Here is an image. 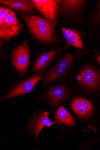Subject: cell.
<instances>
[{
    "mask_svg": "<svg viewBox=\"0 0 100 150\" xmlns=\"http://www.w3.org/2000/svg\"><path fill=\"white\" fill-rule=\"evenodd\" d=\"M85 2L82 0H62L60 1V10L63 14L69 16L80 11Z\"/></svg>",
    "mask_w": 100,
    "mask_h": 150,
    "instance_id": "13",
    "label": "cell"
},
{
    "mask_svg": "<svg viewBox=\"0 0 100 150\" xmlns=\"http://www.w3.org/2000/svg\"><path fill=\"white\" fill-rule=\"evenodd\" d=\"M0 3L19 11L34 13L37 8L32 0H1Z\"/></svg>",
    "mask_w": 100,
    "mask_h": 150,
    "instance_id": "12",
    "label": "cell"
},
{
    "mask_svg": "<svg viewBox=\"0 0 100 150\" xmlns=\"http://www.w3.org/2000/svg\"><path fill=\"white\" fill-rule=\"evenodd\" d=\"M55 117L60 123H64L69 126L74 127V118L63 105L60 106L55 113Z\"/></svg>",
    "mask_w": 100,
    "mask_h": 150,
    "instance_id": "15",
    "label": "cell"
},
{
    "mask_svg": "<svg viewBox=\"0 0 100 150\" xmlns=\"http://www.w3.org/2000/svg\"><path fill=\"white\" fill-rule=\"evenodd\" d=\"M71 110L78 116L82 118L90 117L94 110L92 103L89 100L77 97L73 99L70 103Z\"/></svg>",
    "mask_w": 100,
    "mask_h": 150,
    "instance_id": "9",
    "label": "cell"
},
{
    "mask_svg": "<svg viewBox=\"0 0 100 150\" xmlns=\"http://www.w3.org/2000/svg\"><path fill=\"white\" fill-rule=\"evenodd\" d=\"M24 40L13 50L11 55L12 64L22 77L27 73L30 63V52L28 42Z\"/></svg>",
    "mask_w": 100,
    "mask_h": 150,
    "instance_id": "4",
    "label": "cell"
},
{
    "mask_svg": "<svg viewBox=\"0 0 100 150\" xmlns=\"http://www.w3.org/2000/svg\"><path fill=\"white\" fill-rule=\"evenodd\" d=\"M62 33L67 42L69 46L75 47L78 49L82 50L84 47L81 36L75 30L63 27Z\"/></svg>",
    "mask_w": 100,
    "mask_h": 150,
    "instance_id": "14",
    "label": "cell"
},
{
    "mask_svg": "<svg viewBox=\"0 0 100 150\" xmlns=\"http://www.w3.org/2000/svg\"><path fill=\"white\" fill-rule=\"evenodd\" d=\"M77 79L83 88L89 90H95L100 85V73L92 66L85 65L79 71Z\"/></svg>",
    "mask_w": 100,
    "mask_h": 150,
    "instance_id": "6",
    "label": "cell"
},
{
    "mask_svg": "<svg viewBox=\"0 0 100 150\" xmlns=\"http://www.w3.org/2000/svg\"><path fill=\"white\" fill-rule=\"evenodd\" d=\"M68 95L67 87L60 84L50 88L47 92L46 98L49 104L52 107H55L66 100Z\"/></svg>",
    "mask_w": 100,
    "mask_h": 150,
    "instance_id": "10",
    "label": "cell"
},
{
    "mask_svg": "<svg viewBox=\"0 0 100 150\" xmlns=\"http://www.w3.org/2000/svg\"><path fill=\"white\" fill-rule=\"evenodd\" d=\"M32 1L44 18L51 22L55 27L57 22L61 1L32 0Z\"/></svg>",
    "mask_w": 100,
    "mask_h": 150,
    "instance_id": "8",
    "label": "cell"
},
{
    "mask_svg": "<svg viewBox=\"0 0 100 150\" xmlns=\"http://www.w3.org/2000/svg\"><path fill=\"white\" fill-rule=\"evenodd\" d=\"M57 50L48 51L41 54L37 59L31 73L42 74L55 58Z\"/></svg>",
    "mask_w": 100,
    "mask_h": 150,
    "instance_id": "11",
    "label": "cell"
},
{
    "mask_svg": "<svg viewBox=\"0 0 100 150\" xmlns=\"http://www.w3.org/2000/svg\"><path fill=\"white\" fill-rule=\"evenodd\" d=\"M25 19L28 28L39 41L49 44L56 42L55 26L51 22L35 15L26 16Z\"/></svg>",
    "mask_w": 100,
    "mask_h": 150,
    "instance_id": "1",
    "label": "cell"
},
{
    "mask_svg": "<svg viewBox=\"0 0 100 150\" xmlns=\"http://www.w3.org/2000/svg\"><path fill=\"white\" fill-rule=\"evenodd\" d=\"M75 60L74 57L70 53L66 54L42 74L41 80L44 85L64 79L68 75Z\"/></svg>",
    "mask_w": 100,
    "mask_h": 150,
    "instance_id": "3",
    "label": "cell"
},
{
    "mask_svg": "<svg viewBox=\"0 0 100 150\" xmlns=\"http://www.w3.org/2000/svg\"><path fill=\"white\" fill-rule=\"evenodd\" d=\"M94 18L95 20L100 22V1L99 2L97 9Z\"/></svg>",
    "mask_w": 100,
    "mask_h": 150,
    "instance_id": "16",
    "label": "cell"
},
{
    "mask_svg": "<svg viewBox=\"0 0 100 150\" xmlns=\"http://www.w3.org/2000/svg\"><path fill=\"white\" fill-rule=\"evenodd\" d=\"M23 28L15 12L11 8L0 7V39L7 41L17 37Z\"/></svg>",
    "mask_w": 100,
    "mask_h": 150,
    "instance_id": "2",
    "label": "cell"
},
{
    "mask_svg": "<svg viewBox=\"0 0 100 150\" xmlns=\"http://www.w3.org/2000/svg\"><path fill=\"white\" fill-rule=\"evenodd\" d=\"M42 74L33 73L29 77L20 81L8 93L1 98L4 100L30 93L34 90L38 82L41 80Z\"/></svg>",
    "mask_w": 100,
    "mask_h": 150,
    "instance_id": "5",
    "label": "cell"
},
{
    "mask_svg": "<svg viewBox=\"0 0 100 150\" xmlns=\"http://www.w3.org/2000/svg\"><path fill=\"white\" fill-rule=\"evenodd\" d=\"M48 111H37L30 118L28 125V131L30 134L33 136L37 142L38 138L41 129L45 127L50 128L54 125L59 122L57 120L52 122L50 120Z\"/></svg>",
    "mask_w": 100,
    "mask_h": 150,
    "instance_id": "7",
    "label": "cell"
},
{
    "mask_svg": "<svg viewBox=\"0 0 100 150\" xmlns=\"http://www.w3.org/2000/svg\"><path fill=\"white\" fill-rule=\"evenodd\" d=\"M97 59L99 62L100 63V56H98L97 57Z\"/></svg>",
    "mask_w": 100,
    "mask_h": 150,
    "instance_id": "17",
    "label": "cell"
}]
</instances>
